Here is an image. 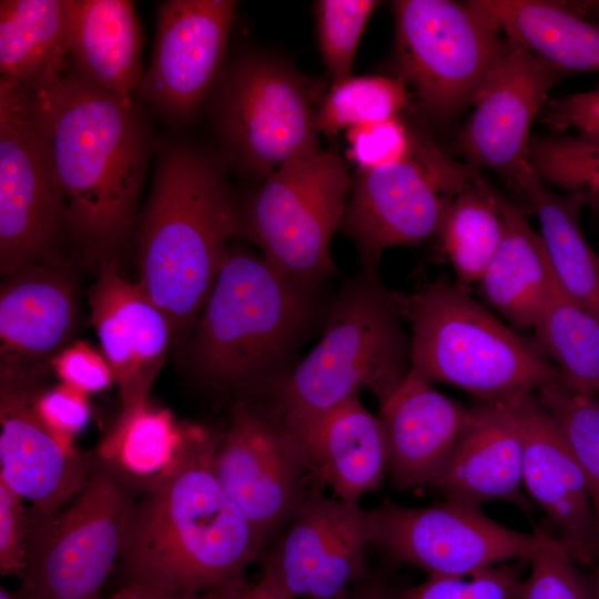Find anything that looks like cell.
<instances>
[{
	"instance_id": "obj_35",
	"label": "cell",
	"mask_w": 599,
	"mask_h": 599,
	"mask_svg": "<svg viewBox=\"0 0 599 599\" xmlns=\"http://www.w3.org/2000/svg\"><path fill=\"white\" fill-rule=\"evenodd\" d=\"M528 156L541 181L599 209V145L571 135L536 136Z\"/></svg>"
},
{
	"instance_id": "obj_43",
	"label": "cell",
	"mask_w": 599,
	"mask_h": 599,
	"mask_svg": "<svg viewBox=\"0 0 599 599\" xmlns=\"http://www.w3.org/2000/svg\"><path fill=\"white\" fill-rule=\"evenodd\" d=\"M539 119L554 131L575 129L578 138L599 145V88L548 101Z\"/></svg>"
},
{
	"instance_id": "obj_39",
	"label": "cell",
	"mask_w": 599,
	"mask_h": 599,
	"mask_svg": "<svg viewBox=\"0 0 599 599\" xmlns=\"http://www.w3.org/2000/svg\"><path fill=\"white\" fill-rule=\"evenodd\" d=\"M413 133L399 118L349 128L347 156L358 170L397 162L409 153Z\"/></svg>"
},
{
	"instance_id": "obj_13",
	"label": "cell",
	"mask_w": 599,
	"mask_h": 599,
	"mask_svg": "<svg viewBox=\"0 0 599 599\" xmlns=\"http://www.w3.org/2000/svg\"><path fill=\"white\" fill-rule=\"evenodd\" d=\"M214 465L265 554L304 501L311 475L283 419L261 400L237 399L220 434Z\"/></svg>"
},
{
	"instance_id": "obj_28",
	"label": "cell",
	"mask_w": 599,
	"mask_h": 599,
	"mask_svg": "<svg viewBox=\"0 0 599 599\" xmlns=\"http://www.w3.org/2000/svg\"><path fill=\"white\" fill-rule=\"evenodd\" d=\"M507 39L560 72H599V26L567 6L536 0H473Z\"/></svg>"
},
{
	"instance_id": "obj_10",
	"label": "cell",
	"mask_w": 599,
	"mask_h": 599,
	"mask_svg": "<svg viewBox=\"0 0 599 599\" xmlns=\"http://www.w3.org/2000/svg\"><path fill=\"white\" fill-rule=\"evenodd\" d=\"M67 202L39 120L35 92L0 78V274L60 262Z\"/></svg>"
},
{
	"instance_id": "obj_36",
	"label": "cell",
	"mask_w": 599,
	"mask_h": 599,
	"mask_svg": "<svg viewBox=\"0 0 599 599\" xmlns=\"http://www.w3.org/2000/svg\"><path fill=\"white\" fill-rule=\"evenodd\" d=\"M378 4L379 2L374 0L317 2L318 44L332 85L352 77L358 43Z\"/></svg>"
},
{
	"instance_id": "obj_38",
	"label": "cell",
	"mask_w": 599,
	"mask_h": 599,
	"mask_svg": "<svg viewBox=\"0 0 599 599\" xmlns=\"http://www.w3.org/2000/svg\"><path fill=\"white\" fill-rule=\"evenodd\" d=\"M520 561L464 576H428L422 583L402 589L399 599H518L524 580Z\"/></svg>"
},
{
	"instance_id": "obj_40",
	"label": "cell",
	"mask_w": 599,
	"mask_h": 599,
	"mask_svg": "<svg viewBox=\"0 0 599 599\" xmlns=\"http://www.w3.org/2000/svg\"><path fill=\"white\" fill-rule=\"evenodd\" d=\"M0 481V575L23 576L30 535V507Z\"/></svg>"
},
{
	"instance_id": "obj_26",
	"label": "cell",
	"mask_w": 599,
	"mask_h": 599,
	"mask_svg": "<svg viewBox=\"0 0 599 599\" xmlns=\"http://www.w3.org/2000/svg\"><path fill=\"white\" fill-rule=\"evenodd\" d=\"M72 0L0 1V78L34 92L69 70Z\"/></svg>"
},
{
	"instance_id": "obj_3",
	"label": "cell",
	"mask_w": 599,
	"mask_h": 599,
	"mask_svg": "<svg viewBox=\"0 0 599 599\" xmlns=\"http://www.w3.org/2000/svg\"><path fill=\"white\" fill-rule=\"evenodd\" d=\"M229 164L176 136L158 140L148 200L136 221V282L171 321L191 334L241 231V201Z\"/></svg>"
},
{
	"instance_id": "obj_20",
	"label": "cell",
	"mask_w": 599,
	"mask_h": 599,
	"mask_svg": "<svg viewBox=\"0 0 599 599\" xmlns=\"http://www.w3.org/2000/svg\"><path fill=\"white\" fill-rule=\"evenodd\" d=\"M89 305L120 390V410L148 402L174 332L171 321L138 283L120 274L116 260L99 265Z\"/></svg>"
},
{
	"instance_id": "obj_44",
	"label": "cell",
	"mask_w": 599,
	"mask_h": 599,
	"mask_svg": "<svg viewBox=\"0 0 599 599\" xmlns=\"http://www.w3.org/2000/svg\"><path fill=\"white\" fill-rule=\"evenodd\" d=\"M209 599H294L273 580L261 575L255 582L246 578L209 593Z\"/></svg>"
},
{
	"instance_id": "obj_33",
	"label": "cell",
	"mask_w": 599,
	"mask_h": 599,
	"mask_svg": "<svg viewBox=\"0 0 599 599\" xmlns=\"http://www.w3.org/2000/svg\"><path fill=\"white\" fill-rule=\"evenodd\" d=\"M407 104L406 83L399 77H351L332 85L319 101L316 128L335 135L343 129L399 118Z\"/></svg>"
},
{
	"instance_id": "obj_9",
	"label": "cell",
	"mask_w": 599,
	"mask_h": 599,
	"mask_svg": "<svg viewBox=\"0 0 599 599\" xmlns=\"http://www.w3.org/2000/svg\"><path fill=\"white\" fill-rule=\"evenodd\" d=\"M138 496L95 458L84 488L65 509L41 515L30 507L27 564L18 590L27 599H100Z\"/></svg>"
},
{
	"instance_id": "obj_29",
	"label": "cell",
	"mask_w": 599,
	"mask_h": 599,
	"mask_svg": "<svg viewBox=\"0 0 599 599\" xmlns=\"http://www.w3.org/2000/svg\"><path fill=\"white\" fill-rule=\"evenodd\" d=\"M185 429L186 424L177 423L172 413L148 400L120 410L93 453L101 465L140 495L171 469Z\"/></svg>"
},
{
	"instance_id": "obj_11",
	"label": "cell",
	"mask_w": 599,
	"mask_h": 599,
	"mask_svg": "<svg viewBox=\"0 0 599 599\" xmlns=\"http://www.w3.org/2000/svg\"><path fill=\"white\" fill-rule=\"evenodd\" d=\"M478 174L414 132L404 159L358 170L341 230L356 243L362 265H378L384 250L438 232L454 196Z\"/></svg>"
},
{
	"instance_id": "obj_22",
	"label": "cell",
	"mask_w": 599,
	"mask_h": 599,
	"mask_svg": "<svg viewBox=\"0 0 599 599\" xmlns=\"http://www.w3.org/2000/svg\"><path fill=\"white\" fill-rule=\"evenodd\" d=\"M388 469L400 489L432 484L444 469L470 417V408L409 372L379 404Z\"/></svg>"
},
{
	"instance_id": "obj_15",
	"label": "cell",
	"mask_w": 599,
	"mask_h": 599,
	"mask_svg": "<svg viewBox=\"0 0 599 599\" xmlns=\"http://www.w3.org/2000/svg\"><path fill=\"white\" fill-rule=\"evenodd\" d=\"M562 74L514 41H502L456 140L467 164L499 173L521 197L542 183L529 162L530 129Z\"/></svg>"
},
{
	"instance_id": "obj_24",
	"label": "cell",
	"mask_w": 599,
	"mask_h": 599,
	"mask_svg": "<svg viewBox=\"0 0 599 599\" xmlns=\"http://www.w3.org/2000/svg\"><path fill=\"white\" fill-rule=\"evenodd\" d=\"M522 463L524 440L514 403L479 402L470 408L468 423L433 485L449 500L478 507L505 500L525 509Z\"/></svg>"
},
{
	"instance_id": "obj_14",
	"label": "cell",
	"mask_w": 599,
	"mask_h": 599,
	"mask_svg": "<svg viewBox=\"0 0 599 599\" xmlns=\"http://www.w3.org/2000/svg\"><path fill=\"white\" fill-rule=\"evenodd\" d=\"M370 545L392 561L428 576H464L496 565L529 560L542 529L521 532L498 524L478 506L449 500L407 507L385 501L369 510Z\"/></svg>"
},
{
	"instance_id": "obj_32",
	"label": "cell",
	"mask_w": 599,
	"mask_h": 599,
	"mask_svg": "<svg viewBox=\"0 0 599 599\" xmlns=\"http://www.w3.org/2000/svg\"><path fill=\"white\" fill-rule=\"evenodd\" d=\"M539 352L558 368L573 390L599 397V318L554 282L534 326Z\"/></svg>"
},
{
	"instance_id": "obj_17",
	"label": "cell",
	"mask_w": 599,
	"mask_h": 599,
	"mask_svg": "<svg viewBox=\"0 0 599 599\" xmlns=\"http://www.w3.org/2000/svg\"><path fill=\"white\" fill-rule=\"evenodd\" d=\"M370 540L369 510L315 484L265 551L262 573L294 599H343L370 571Z\"/></svg>"
},
{
	"instance_id": "obj_37",
	"label": "cell",
	"mask_w": 599,
	"mask_h": 599,
	"mask_svg": "<svg viewBox=\"0 0 599 599\" xmlns=\"http://www.w3.org/2000/svg\"><path fill=\"white\" fill-rule=\"evenodd\" d=\"M528 561L530 572L522 580L518 599H595L576 561L550 532L542 529L541 540Z\"/></svg>"
},
{
	"instance_id": "obj_49",
	"label": "cell",
	"mask_w": 599,
	"mask_h": 599,
	"mask_svg": "<svg viewBox=\"0 0 599 599\" xmlns=\"http://www.w3.org/2000/svg\"><path fill=\"white\" fill-rule=\"evenodd\" d=\"M591 9H596L597 13H599V2H592L591 4H588Z\"/></svg>"
},
{
	"instance_id": "obj_27",
	"label": "cell",
	"mask_w": 599,
	"mask_h": 599,
	"mask_svg": "<svg viewBox=\"0 0 599 599\" xmlns=\"http://www.w3.org/2000/svg\"><path fill=\"white\" fill-rule=\"evenodd\" d=\"M502 212V240L477 285L507 321L534 328L549 297L554 272L544 241L531 229L525 210L504 196Z\"/></svg>"
},
{
	"instance_id": "obj_34",
	"label": "cell",
	"mask_w": 599,
	"mask_h": 599,
	"mask_svg": "<svg viewBox=\"0 0 599 599\" xmlns=\"http://www.w3.org/2000/svg\"><path fill=\"white\" fill-rule=\"evenodd\" d=\"M538 402L560 430L590 489L599 537V399L557 378L537 390Z\"/></svg>"
},
{
	"instance_id": "obj_16",
	"label": "cell",
	"mask_w": 599,
	"mask_h": 599,
	"mask_svg": "<svg viewBox=\"0 0 599 599\" xmlns=\"http://www.w3.org/2000/svg\"><path fill=\"white\" fill-rule=\"evenodd\" d=\"M232 0H166L134 98L171 126L190 123L224 71Z\"/></svg>"
},
{
	"instance_id": "obj_8",
	"label": "cell",
	"mask_w": 599,
	"mask_h": 599,
	"mask_svg": "<svg viewBox=\"0 0 599 599\" xmlns=\"http://www.w3.org/2000/svg\"><path fill=\"white\" fill-rule=\"evenodd\" d=\"M241 201V231L280 272L317 286L338 274L331 255L352 187L336 148L285 162Z\"/></svg>"
},
{
	"instance_id": "obj_18",
	"label": "cell",
	"mask_w": 599,
	"mask_h": 599,
	"mask_svg": "<svg viewBox=\"0 0 599 599\" xmlns=\"http://www.w3.org/2000/svg\"><path fill=\"white\" fill-rule=\"evenodd\" d=\"M44 380L0 377V481L41 515H52L84 488L95 464L58 437L38 413Z\"/></svg>"
},
{
	"instance_id": "obj_12",
	"label": "cell",
	"mask_w": 599,
	"mask_h": 599,
	"mask_svg": "<svg viewBox=\"0 0 599 599\" xmlns=\"http://www.w3.org/2000/svg\"><path fill=\"white\" fill-rule=\"evenodd\" d=\"M395 64L423 108L448 120L471 104L498 57L499 28L470 1L394 2Z\"/></svg>"
},
{
	"instance_id": "obj_47",
	"label": "cell",
	"mask_w": 599,
	"mask_h": 599,
	"mask_svg": "<svg viewBox=\"0 0 599 599\" xmlns=\"http://www.w3.org/2000/svg\"><path fill=\"white\" fill-rule=\"evenodd\" d=\"M0 599H27V598L19 590L11 591L4 586H1Z\"/></svg>"
},
{
	"instance_id": "obj_7",
	"label": "cell",
	"mask_w": 599,
	"mask_h": 599,
	"mask_svg": "<svg viewBox=\"0 0 599 599\" xmlns=\"http://www.w3.org/2000/svg\"><path fill=\"white\" fill-rule=\"evenodd\" d=\"M317 93L281 58L261 51L235 57L205 102L229 166L262 181L287 161L323 152Z\"/></svg>"
},
{
	"instance_id": "obj_45",
	"label": "cell",
	"mask_w": 599,
	"mask_h": 599,
	"mask_svg": "<svg viewBox=\"0 0 599 599\" xmlns=\"http://www.w3.org/2000/svg\"><path fill=\"white\" fill-rule=\"evenodd\" d=\"M400 591L385 570L376 569L354 583L343 599H399Z\"/></svg>"
},
{
	"instance_id": "obj_4",
	"label": "cell",
	"mask_w": 599,
	"mask_h": 599,
	"mask_svg": "<svg viewBox=\"0 0 599 599\" xmlns=\"http://www.w3.org/2000/svg\"><path fill=\"white\" fill-rule=\"evenodd\" d=\"M316 288L230 248L190 334L192 373L235 400H260L312 324Z\"/></svg>"
},
{
	"instance_id": "obj_25",
	"label": "cell",
	"mask_w": 599,
	"mask_h": 599,
	"mask_svg": "<svg viewBox=\"0 0 599 599\" xmlns=\"http://www.w3.org/2000/svg\"><path fill=\"white\" fill-rule=\"evenodd\" d=\"M143 29L130 0H72L70 70L82 80L130 99L144 74Z\"/></svg>"
},
{
	"instance_id": "obj_19",
	"label": "cell",
	"mask_w": 599,
	"mask_h": 599,
	"mask_svg": "<svg viewBox=\"0 0 599 599\" xmlns=\"http://www.w3.org/2000/svg\"><path fill=\"white\" fill-rule=\"evenodd\" d=\"M78 325L74 282L60 262L27 265L0 287V376L44 379Z\"/></svg>"
},
{
	"instance_id": "obj_21",
	"label": "cell",
	"mask_w": 599,
	"mask_h": 599,
	"mask_svg": "<svg viewBox=\"0 0 599 599\" xmlns=\"http://www.w3.org/2000/svg\"><path fill=\"white\" fill-rule=\"evenodd\" d=\"M524 440L522 485L578 564L595 566L599 537L587 479L536 395L514 403Z\"/></svg>"
},
{
	"instance_id": "obj_23",
	"label": "cell",
	"mask_w": 599,
	"mask_h": 599,
	"mask_svg": "<svg viewBox=\"0 0 599 599\" xmlns=\"http://www.w3.org/2000/svg\"><path fill=\"white\" fill-rule=\"evenodd\" d=\"M287 427L311 476L331 487L336 498L361 504V499L383 481L388 469L384 427L358 396Z\"/></svg>"
},
{
	"instance_id": "obj_31",
	"label": "cell",
	"mask_w": 599,
	"mask_h": 599,
	"mask_svg": "<svg viewBox=\"0 0 599 599\" xmlns=\"http://www.w3.org/2000/svg\"><path fill=\"white\" fill-rule=\"evenodd\" d=\"M504 195L478 175L454 196L438 231L456 283L477 284L502 240Z\"/></svg>"
},
{
	"instance_id": "obj_30",
	"label": "cell",
	"mask_w": 599,
	"mask_h": 599,
	"mask_svg": "<svg viewBox=\"0 0 599 599\" xmlns=\"http://www.w3.org/2000/svg\"><path fill=\"white\" fill-rule=\"evenodd\" d=\"M526 209L535 214L541 229L548 258L562 290L599 318V256L580 226L583 203L548 191L539 184L527 193Z\"/></svg>"
},
{
	"instance_id": "obj_6",
	"label": "cell",
	"mask_w": 599,
	"mask_h": 599,
	"mask_svg": "<svg viewBox=\"0 0 599 599\" xmlns=\"http://www.w3.org/2000/svg\"><path fill=\"white\" fill-rule=\"evenodd\" d=\"M397 300L410 326V373L511 404L560 378L558 368L458 283L436 281Z\"/></svg>"
},
{
	"instance_id": "obj_41",
	"label": "cell",
	"mask_w": 599,
	"mask_h": 599,
	"mask_svg": "<svg viewBox=\"0 0 599 599\" xmlns=\"http://www.w3.org/2000/svg\"><path fill=\"white\" fill-rule=\"evenodd\" d=\"M62 384L85 395L103 392L113 384L112 368L103 355L84 341H73L52 361Z\"/></svg>"
},
{
	"instance_id": "obj_5",
	"label": "cell",
	"mask_w": 599,
	"mask_h": 599,
	"mask_svg": "<svg viewBox=\"0 0 599 599\" xmlns=\"http://www.w3.org/2000/svg\"><path fill=\"white\" fill-rule=\"evenodd\" d=\"M317 345L267 390V405L287 426L312 419L359 390L383 403L408 376L412 345L397 293L378 265H362L334 301Z\"/></svg>"
},
{
	"instance_id": "obj_1",
	"label": "cell",
	"mask_w": 599,
	"mask_h": 599,
	"mask_svg": "<svg viewBox=\"0 0 599 599\" xmlns=\"http://www.w3.org/2000/svg\"><path fill=\"white\" fill-rule=\"evenodd\" d=\"M35 102L67 202L68 241L92 264L118 261L159 140L149 109L71 70Z\"/></svg>"
},
{
	"instance_id": "obj_46",
	"label": "cell",
	"mask_w": 599,
	"mask_h": 599,
	"mask_svg": "<svg viewBox=\"0 0 599 599\" xmlns=\"http://www.w3.org/2000/svg\"><path fill=\"white\" fill-rule=\"evenodd\" d=\"M100 599H203L201 593L171 591L138 583H124L116 592Z\"/></svg>"
},
{
	"instance_id": "obj_48",
	"label": "cell",
	"mask_w": 599,
	"mask_h": 599,
	"mask_svg": "<svg viewBox=\"0 0 599 599\" xmlns=\"http://www.w3.org/2000/svg\"><path fill=\"white\" fill-rule=\"evenodd\" d=\"M590 586H591L595 599H599V559L595 564V571H593L592 581Z\"/></svg>"
},
{
	"instance_id": "obj_2",
	"label": "cell",
	"mask_w": 599,
	"mask_h": 599,
	"mask_svg": "<svg viewBox=\"0 0 599 599\" xmlns=\"http://www.w3.org/2000/svg\"><path fill=\"white\" fill-rule=\"evenodd\" d=\"M219 437L186 424L171 469L136 497L119 557L125 583L209 595L245 579L264 555L215 471Z\"/></svg>"
},
{
	"instance_id": "obj_42",
	"label": "cell",
	"mask_w": 599,
	"mask_h": 599,
	"mask_svg": "<svg viewBox=\"0 0 599 599\" xmlns=\"http://www.w3.org/2000/svg\"><path fill=\"white\" fill-rule=\"evenodd\" d=\"M35 406L49 428L72 445L74 437L85 427L91 415L88 395L62 383L42 389L37 396Z\"/></svg>"
}]
</instances>
